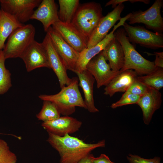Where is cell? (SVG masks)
Masks as SVG:
<instances>
[{
  "mask_svg": "<svg viewBox=\"0 0 163 163\" xmlns=\"http://www.w3.org/2000/svg\"><path fill=\"white\" fill-rule=\"evenodd\" d=\"M46 33L49 36L67 69L74 72L79 53L66 43L51 26L49 28Z\"/></svg>",
  "mask_w": 163,
  "mask_h": 163,
  "instance_id": "7c38bea8",
  "label": "cell"
},
{
  "mask_svg": "<svg viewBox=\"0 0 163 163\" xmlns=\"http://www.w3.org/2000/svg\"><path fill=\"white\" fill-rule=\"evenodd\" d=\"M86 69L94 78L98 88L103 86H106L120 72L112 70L102 51L89 61L86 66Z\"/></svg>",
  "mask_w": 163,
  "mask_h": 163,
  "instance_id": "9c48e42d",
  "label": "cell"
},
{
  "mask_svg": "<svg viewBox=\"0 0 163 163\" xmlns=\"http://www.w3.org/2000/svg\"><path fill=\"white\" fill-rule=\"evenodd\" d=\"M162 0H156L148 9L143 11L139 10L130 13L127 20L130 24L143 23L147 28L155 32L162 33L163 31V18L161 13L163 6Z\"/></svg>",
  "mask_w": 163,
  "mask_h": 163,
  "instance_id": "8992f818",
  "label": "cell"
},
{
  "mask_svg": "<svg viewBox=\"0 0 163 163\" xmlns=\"http://www.w3.org/2000/svg\"><path fill=\"white\" fill-rule=\"evenodd\" d=\"M41 0H0L1 9L14 17L22 24L30 19Z\"/></svg>",
  "mask_w": 163,
  "mask_h": 163,
  "instance_id": "ba28073f",
  "label": "cell"
},
{
  "mask_svg": "<svg viewBox=\"0 0 163 163\" xmlns=\"http://www.w3.org/2000/svg\"><path fill=\"white\" fill-rule=\"evenodd\" d=\"M129 42L152 49L163 47V34L153 32L143 27L133 26L125 22L123 25Z\"/></svg>",
  "mask_w": 163,
  "mask_h": 163,
  "instance_id": "52a82bcc",
  "label": "cell"
},
{
  "mask_svg": "<svg viewBox=\"0 0 163 163\" xmlns=\"http://www.w3.org/2000/svg\"><path fill=\"white\" fill-rule=\"evenodd\" d=\"M17 157L11 151L7 143L0 139V163H16Z\"/></svg>",
  "mask_w": 163,
  "mask_h": 163,
  "instance_id": "4316f807",
  "label": "cell"
},
{
  "mask_svg": "<svg viewBox=\"0 0 163 163\" xmlns=\"http://www.w3.org/2000/svg\"><path fill=\"white\" fill-rule=\"evenodd\" d=\"M127 1L133 3V0H111L106 3L105 6L111 5L112 8H114L118 5Z\"/></svg>",
  "mask_w": 163,
  "mask_h": 163,
  "instance_id": "d6a6232c",
  "label": "cell"
},
{
  "mask_svg": "<svg viewBox=\"0 0 163 163\" xmlns=\"http://www.w3.org/2000/svg\"><path fill=\"white\" fill-rule=\"evenodd\" d=\"M93 163H115L112 161L109 157L104 154H101L97 157L93 158Z\"/></svg>",
  "mask_w": 163,
  "mask_h": 163,
  "instance_id": "1f68e13d",
  "label": "cell"
},
{
  "mask_svg": "<svg viewBox=\"0 0 163 163\" xmlns=\"http://www.w3.org/2000/svg\"><path fill=\"white\" fill-rule=\"evenodd\" d=\"M30 19L40 22L44 31L46 32L51 25L59 21L57 8L55 1L42 0L37 8L34 11Z\"/></svg>",
  "mask_w": 163,
  "mask_h": 163,
  "instance_id": "e0dca14e",
  "label": "cell"
},
{
  "mask_svg": "<svg viewBox=\"0 0 163 163\" xmlns=\"http://www.w3.org/2000/svg\"><path fill=\"white\" fill-rule=\"evenodd\" d=\"M141 96L125 92L120 99L110 106L112 109L129 104H137Z\"/></svg>",
  "mask_w": 163,
  "mask_h": 163,
  "instance_id": "83f0119b",
  "label": "cell"
},
{
  "mask_svg": "<svg viewBox=\"0 0 163 163\" xmlns=\"http://www.w3.org/2000/svg\"><path fill=\"white\" fill-rule=\"evenodd\" d=\"M82 124V122L76 118L64 116L52 121L43 122L41 126L48 133L62 136L79 130Z\"/></svg>",
  "mask_w": 163,
  "mask_h": 163,
  "instance_id": "2e32d148",
  "label": "cell"
},
{
  "mask_svg": "<svg viewBox=\"0 0 163 163\" xmlns=\"http://www.w3.org/2000/svg\"><path fill=\"white\" fill-rule=\"evenodd\" d=\"M124 8L123 3L120 4L102 18L88 39L87 48L95 45L105 38L110 29L121 19Z\"/></svg>",
  "mask_w": 163,
  "mask_h": 163,
  "instance_id": "30bf717a",
  "label": "cell"
},
{
  "mask_svg": "<svg viewBox=\"0 0 163 163\" xmlns=\"http://www.w3.org/2000/svg\"><path fill=\"white\" fill-rule=\"evenodd\" d=\"M5 58L3 50L0 51V94L7 92L12 86L11 73L5 66Z\"/></svg>",
  "mask_w": 163,
  "mask_h": 163,
  "instance_id": "484cf974",
  "label": "cell"
},
{
  "mask_svg": "<svg viewBox=\"0 0 163 163\" xmlns=\"http://www.w3.org/2000/svg\"><path fill=\"white\" fill-rule=\"evenodd\" d=\"M154 55L155 56V65L156 67L163 68V52H155Z\"/></svg>",
  "mask_w": 163,
  "mask_h": 163,
  "instance_id": "4dcf8cb0",
  "label": "cell"
},
{
  "mask_svg": "<svg viewBox=\"0 0 163 163\" xmlns=\"http://www.w3.org/2000/svg\"><path fill=\"white\" fill-rule=\"evenodd\" d=\"M24 25L14 17L0 9V51L3 49L6 40L12 32Z\"/></svg>",
  "mask_w": 163,
  "mask_h": 163,
  "instance_id": "7402d4cb",
  "label": "cell"
},
{
  "mask_svg": "<svg viewBox=\"0 0 163 163\" xmlns=\"http://www.w3.org/2000/svg\"><path fill=\"white\" fill-rule=\"evenodd\" d=\"M42 43L46 51L50 68L56 75L60 88L68 85L72 78L68 77L67 69L47 33Z\"/></svg>",
  "mask_w": 163,
  "mask_h": 163,
  "instance_id": "8fae6325",
  "label": "cell"
},
{
  "mask_svg": "<svg viewBox=\"0 0 163 163\" xmlns=\"http://www.w3.org/2000/svg\"><path fill=\"white\" fill-rule=\"evenodd\" d=\"M63 40L75 51L80 53L87 48L88 40L71 23L59 21L52 27Z\"/></svg>",
  "mask_w": 163,
  "mask_h": 163,
  "instance_id": "5bb4252c",
  "label": "cell"
},
{
  "mask_svg": "<svg viewBox=\"0 0 163 163\" xmlns=\"http://www.w3.org/2000/svg\"><path fill=\"white\" fill-rule=\"evenodd\" d=\"M48 133L47 141L58 152L60 157V163H77L95 149L105 145L104 140L96 143H88L68 134L60 136Z\"/></svg>",
  "mask_w": 163,
  "mask_h": 163,
  "instance_id": "6da1fadb",
  "label": "cell"
},
{
  "mask_svg": "<svg viewBox=\"0 0 163 163\" xmlns=\"http://www.w3.org/2000/svg\"><path fill=\"white\" fill-rule=\"evenodd\" d=\"M59 21L66 23H71L79 5V0H59Z\"/></svg>",
  "mask_w": 163,
  "mask_h": 163,
  "instance_id": "603a6c76",
  "label": "cell"
},
{
  "mask_svg": "<svg viewBox=\"0 0 163 163\" xmlns=\"http://www.w3.org/2000/svg\"><path fill=\"white\" fill-rule=\"evenodd\" d=\"M150 88L139 81L137 77L125 92L141 96L147 92Z\"/></svg>",
  "mask_w": 163,
  "mask_h": 163,
  "instance_id": "f1b7e54d",
  "label": "cell"
},
{
  "mask_svg": "<svg viewBox=\"0 0 163 163\" xmlns=\"http://www.w3.org/2000/svg\"><path fill=\"white\" fill-rule=\"evenodd\" d=\"M60 113L55 104L48 101H43V105L36 117L43 122L53 120L60 117Z\"/></svg>",
  "mask_w": 163,
  "mask_h": 163,
  "instance_id": "d4e9b609",
  "label": "cell"
},
{
  "mask_svg": "<svg viewBox=\"0 0 163 163\" xmlns=\"http://www.w3.org/2000/svg\"><path fill=\"white\" fill-rule=\"evenodd\" d=\"M75 73L77 75L79 81L78 85L82 89L84 94V101L87 107V109L92 113L99 112L98 110L95 106L93 97L94 78L86 69L81 73Z\"/></svg>",
  "mask_w": 163,
  "mask_h": 163,
  "instance_id": "44dd1931",
  "label": "cell"
},
{
  "mask_svg": "<svg viewBox=\"0 0 163 163\" xmlns=\"http://www.w3.org/2000/svg\"><path fill=\"white\" fill-rule=\"evenodd\" d=\"M127 158L130 163H160V158L155 157L152 159H147L136 155L129 154Z\"/></svg>",
  "mask_w": 163,
  "mask_h": 163,
  "instance_id": "f546056e",
  "label": "cell"
},
{
  "mask_svg": "<svg viewBox=\"0 0 163 163\" xmlns=\"http://www.w3.org/2000/svg\"><path fill=\"white\" fill-rule=\"evenodd\" d=\"M102 51L112 70L118 72L123 68L124 62V52L122 46L115 37Z\"/></svg>",
  "mask_w": 163,
  "mask_h": 163,
  "instance_id": "ffe728a7",
  "label": "cell"
},
{
  "mask_svg": "<svg viewBox=\"0 0 163 163\" xmlns=\"http://www.w3.org/2000/svg\"></svg>",
  "mask_w": 163,
  "mask_h": 163,
  "instance_id": "e575fe53",
  "label": "cell"
},
{
  "mask_svg": "<svg viewBox=\"0 0 163 163\" xmlns=\"http://www.w3.org/2000/svg\"><path fill=\"white\" fill-rule=\"evenodd\" d=\"M36 30L31 24H24L9 36L3 50L5 59L21 58L35 40Z\"/></svg>",
  "mask_w": 163,
  "mask_h": 163,
  "instance_id": "5b68a950",
  "label": "cell"
},
{
  "mask_svg": "<svg viewBox=\"0 0 163 163\" xmlns=\"http://www.w3.org/2000/svg\"><path fill=\"white\" fill-rule=\"evenodd\" d=\"M94 155L90 153L80 160L77 163H93Z\"/></svg>",
  "mask_w": 163,
  "mask_h": 163,
  "instance_id": "836d02e7",
  "label": "cell"
},
{
  "mask_svg": "<svg viewBox=\"0 0 163 163\" xmlns=\"http://www.w3.org/2000/svg\"><path fill=\"white\" fill-rule=\"evenodd\" d=\"M24 61L27 72L37 68H50L45 48L42 43L34 40L20 58Z\"/></svg>",
  "mask_w": 163,
  "mask_h": 163,
  "instance_id": "9a60e30c",
  "label": "cell"
},
{
  "mask_svg": "<svg viewBox=\"0 0 163 163\" xmlns=\"http://www.w3.org/2000/svg\"><path fill=\"white\" fill-rule=\"evenodd\" d=\"M103 17L100 4L94 2L79 5L71 24L88 40Z\"/></svg>",
  "mask_w": 163,
  "mask_h": 163,
  "instance_id": "277c9868",
  "label": "cell"
},
{
  "mask_svg": "<svg viewBox=\"0 0 163 163\" xmlns=\"http://www.w3.org/2000/svg\"><path fill=\"white\" fill-rule=\"evenodd\" d=\"M138 75L133 70L120 72L105 86L104 94L110 97L118 92H125L136 79Z\"/></svg>",
  "mask_w": 163,
  "mask_h": 163,
  "instance_id": "d6986e66",
  "label": "cell"
},
{
  "mask_svg": "<svg viewBox=\"0 0 163 163\" xmlns=\"http://www.w3.org/2000/svg\"><path fill=\"white\" fill-rule=\"evenodd\" d=\"M78 78L73 77L70 84L61 88L59 93L53 95L41 94L38 97L54 103L60 114L64 116L74 113L76 107L87 109L78 88Z\"/></svg>",
  "mask_w": 163,
  "mask_h": 163,
  "instance_id": "7a4b0ae2",
  "label": "cell"
},
{
  "mask_svg": "<svg viewBox=\"0 0 163 163\" xmlns=\"http://www.w3.org/2000/svg\"><path fill=\"white\" fill-rule=\"evenodd\" d=\"M114 34L122 46L124 52V64L120 71L132 69L138 75H145L152 72L157 69L158 67L155 66L153 62L145 59L136 50L129 41L123 28H117Z\"/></svg>",
  "mask_w": 163,
  "mask_h": 163,
  "instance_id": "3957f363",
  "label": "cell"
},
{
  "mask_svg": "<svg viewBox=\"0 0 163 163\" xmlns=\"http://www.w3.org/2000/svg\"><path fill=\"white\" fill-rule=\"evenodd\" d=\"M137 78L147 86L159 91L163 87V68L158 67L152 72L138 76Z\"/></svg>",
  "mask_w": 163,
  "mask_h": 163,
  "instance_id": "cb8c5ba5",
  "label": "cell"
},
{
  "mask_svg": "<svg viewBox=\"0 0 163 163\" xmlns=\"http://www.w3.org/2000/svg\"><path fill=\"white\" fill-rule=\"evenodd\" d=\"M162 103L161 94L159 91L150 88L141 96L137 104L141 108L143 120L146 125L150 123L155 112L160 108Z\"/></svg>",
  "mask_w": 163,
  "mask_h": 163,
  "instance_id": "ac0fdd59",
  "label": "cell"
},
{
  "mask_svg": "<svg viewBox=\"0 0 163 163\" xmlns=\"http://www.w3.org/2000/svg\"><path fill=\"white\" fill-rule=\"evenodd\" d=\"M129 16V14H128L124 17L122 18L119 22L114 26L113 30L102 40L95 45L89 48H85L79 53L74 72L81 73L86 69L88 63L102 51L108 43L115 37L114 34L115 31L121 26H123Z\"/></svg>",
  "mask_w": 163,
  "mask_h": 163,
  "instance_id": "4fadbf2b",
  "label": "cell"
}]
</instances>
